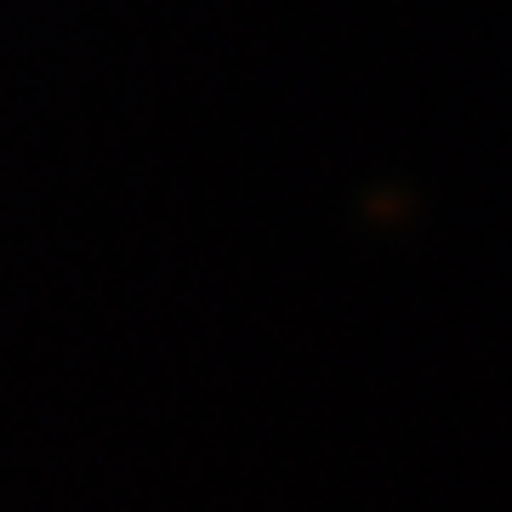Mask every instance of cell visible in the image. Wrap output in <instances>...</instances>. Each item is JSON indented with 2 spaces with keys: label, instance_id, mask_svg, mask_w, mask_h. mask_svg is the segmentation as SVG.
I'll return each mask as SVG.
<instances>
[]
</instances>
